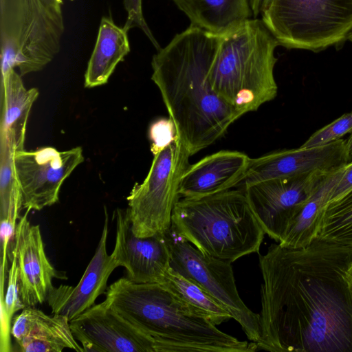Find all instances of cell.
I'll use <instances>...</instances> for the list:
<instances>
[{
  "mask_svg": "<svg viewBox=\"0 0 352 352\" xmlns=\"http://www.w3.org/2000/svg\"><path fill=\"white\" fill-rule=\"evenodd\" d=\"M259 266L258 350L352 352V246L272 243Z\"/></svg>",
  "mask_w": 352,
  "mask_h": 352,
  "instance_id": "cell-1",
  "label": "cell"
},
{
  "mask_svg": "<svg viewBox=\"0 0 352 352\" xmlns=\"http://www.w3.org/2000/svg\"><path fill=\"white\" fill-rule=\"evenodd\" d=\"M221 36L189 27L153 56L151 79L191 155L221 138L243 113L212 89L209 72Z\"/></svg>",
  "mask_w": 352,
  "mask_h": 352,
  "instance_id": "cell-2",
  "label": "cell"
},
{
  "mask_svg": "<svg viewBox=\"0 0 352 352\" xmlns=\"http://www.w3.org/2000/svg\"><path fill=\"white\" fill-rule=\"evenodd\" d=\"M105 300L155 341L157 352H253L256 342L219 330L204 314L160 283L122 277L107 287Z\"/></svg>",
  "mask_w": 352,
  "mask_h": 352,
  "instance_id": "cell-3",
  "label": "cell"
},
{
  "mask_svg": "<svg viewBox=\"0 0 352 352\" xmlns=\"http://www.w3.org/2000/svg\"><path fill=\"white\" fill-rule=\"evenodd\" d=\"M171 226L202 253L233 263L258 253L265 232L243 188L201 197H180Z\"/></svg>",
  "mask_w": 352,
  "mask_h": 352,
  "instance_id": "cell-4",
  "label": "cell"
},
{
  "mask_svg": "<svg viewBox=\"0 0 352 352\" xmlns=\"http://www.w3.org/2000/svg\"><path fill=\"white\" fill-rule=\"evenodd\" d=\"M278 45L263 21L256 18L221 36L209 72L213 90L243 114L274 100L278 93L274 70Z\"/></svg>",
  "mask_w": 352,
  "mask_h": 352,
  "instance_id": "cell-5",
  "label": "cell"
},
{
  "mask_svg": "<svg viewBox=\"0 0 352 352\" xmlns=\"http://www.w3.org/2000/svg\"><path fill=\"white\" fill-rule=\"evenodd\" d=\"M64 30L62 11L43 0H0L1 73L43 69L59 52Z\"/></svg>",
  "mask_w": 352,
  "mask_h": 352,
  "instance_id": "cell-6",
  "label": "cell"
},
{
  "mask_svg": "<svg viewBox=\"0 0 352 352\" xmlns=\"http://www.w3.org/2000/svg\"><path fill=\"white\" fill-rule=\"evenodd\" d=\"M262 21L287 49H340L352 31V0H271Z\"/></svg>",
  "mask_w": 352,
  "mask_h": 352,
  "instance_id": "cell-7",
  "label": "cell"
},
{
  "mask_svg": "<svg viewBox=\"0 0 352 352\" xmlns=\"http://www.w3.org/2000/svg\"><path fill=\"white\" fill-rule=\"evenodd\" d=\"M153 155L144 180L136 183L126 197L132 230L140 237L164 233L171 227L182 177L192 156L179 138Z\"/></svg>",
  "mask_w": 352,
  "mask_h": 352,
  "instance_id": "cell-8",
  "label": "cell"
},
{
  "mask_svg": "<svg viewBox=\"0 0 352 352\" xmlns=\"http://www.w3.org/2000/svg\"><path fill=\"white\" fill-rule=\"evenodd\" d=\"M165 234L170 252V267L205 290L231 314L247 338L257 344L261 337L259 314L241 300L232 263L202 253L172 226Z\"/></svg>",
  "mask_w": 352,
  "mask_h": 352,
  "instance_id": "cell-9",
  "label": "cell"
},
{
  "mask_svg": "<svg viewBox=\"0 0 352 352\" xmlns=\"http://www.w3.org/2000/svg\"><path fill=\"white\" fill-rule=\"evenodd\" d=\"M83 160L79 146L64 151L53 147L16 151L14 166L21 208L41 210L57 203L63 183Z\"/></svg>",
  "mask_w": 352,
  "mask_h": 352,
  "instance_id": "cell-10",
  "label": "cell"
},
{
  "mask_svg": "<svg viewBox=\"0 0 352 352\" xmlns=\"http://www.w3.org/2000/svg\"><path fill=\"white\" fill-rule=\"evenodd\" d=\"M328 171L263 181L243 188L257 220L276 242Z\"/></svg>",
  "mask_w": 352,
  "mask_h": 352,
  "instance_id": "cell-11",
  "label": "cell"
},
{
  "mask_svg": "<svg viewBox=\"0 0 352 352\" xmlns=\"http://www.w3.org/2000/svg\"><path fill=\"white\" fill-rule=\"evenodd\" d=\"M69 324L85 352H157L154 340L106 300L70 320Z\"/></svg>",
  "mask_w": 352,
  "mask_h": 352,
  "instance_id": "cell-12",
  "label": "cell"
},
{
  "mask_svg": "<svg viewBox=\"0 0 352 352\" xmlns=\"http://www.w3.org/2000/svg\"><path fill=\"white\" fill-rule=\"evenodd\" d=\"M351 160L343 139L320 146L272 151L250 158L236 188L270 179L329 171L345 165Z\"/></svg>",
  "mask_w": 352,
  "mask_h": 352,
  "instance_id": "cell-13",
  "label": "cell"
},
{
  "mask_svg": "<svg viewBox=\"0 0 352 352\" xmlns=\"http://www.w3.org/2000/svg\"><path fill=\"white\" fill-rule=\"evenodd\" d=\"M113 219L116 220V235L111 254L118 267L126 269V278L135 283L162 284L170 262L165 232L146 237L135 236L127 209H116Z\"/></svg>",
  "mask_w": 352,
  "mask_h": 352,
  "instance_id": "cell-14",
  "label": "cell"
},
{
  "mask_svg": "<svg viewBox=\"0 0 352 352\" xmlns=\"http://www.w3.org/2000/svg\"><path fill=\"white\" fill-rule=\"evenodd\" d=\"M20 216L15 228L11 256L18 268L20 298L25 306L34 307L47 300L53 278H67L48 259L38 225H32L28 214Z\"/></svg>",
  "mask_w": 352,
  "mask_h": 352,
  "instance_id": "cell-15",
  "label": "cell"
},
{
  "mask_svg": "<svg viewBox=\"0 0 352 352\" xmlns=\"http://www.w3.org/2000/svg\"><path fill=\"white\" fill-rule=\"evenodd\" d=\"M104 212L100 239L80 281L75 287L63 284L53 287L47 299L53 314L65 316L69 321L95 305L100 295L106 294L108 279L118 267L113 256L107 253L109 217L106 208Z\"/></svg>",
  "mask_w": 352,
  "mask_h": 352,
  "instance_id": "cell-16",
  "label": "cell"
},
{
  "mask_svg": "<svg viewBox=\"0 0 352 352\" xmlns=\"http://www.w3.org/2000/svg\"><path fill=\"white\" fill-rule=\"evenodd\" d=\"M250 157L244 153L223 150L190 165L179 186L180 197H201L236 187Z\"/></svg>",
  "mask_w": 352,
  "mask_h": 352,
  "instance_id": "cell-17",
  "label": "cell"
},
{
  "mask_svg": "<svg viewBox=\"0 0 352 352\" xmlns=\"http://www.w3.org/2000/svg\"><path fill=\"white\" fill-rule=\"evenodd\" d=\"M11 334L23 352H60L64 349L83 352L65 316H49L34 307H25L14 316Z\"/></svg>",
  "mask_w": 352,
  "mask_h": 352,
  "instance_id": "cell-18",
  "label": "cell"
},
{
  "mask_svg": "<svg viewBox=\"0 0 352 352\" xmlns=\"http://www.w3.org/2000/svg\"><path fill=\"white\" fill-rule=\"evenodd\" d=\"M38 94L36 88L25 87L14 69L1 73L0 140L16 151L23 150L29 114Z\"/></svg>",
  "mask_w": 352,
  "mask_h": 352,
  "instance_id": "cell-19",
  "label": "cell"
},
{
  "mask_svg": "<svg viewBox=\"0 0 352 352\" xmlns=\"http://www.w3.org/2000/svg\"><path fill=\"white\" fill-rule=\"evenodd\" d=\"M190 26L217 36H226L251 19L250 0H172Z\"/></svg>",
  "mask_w": 352,
  "mask_h": 352,
  "instance_id": "cell-20",
  "label": "cell"
},
{
  "mask_svg": "<svg viewBox=\"0 0 352 352\" xmlns=\"http://www.w3.org/2000/svg\"><path fill=\"white\" fill-rule=\"evenodd\" d=\"M128 30L111 16L101 19L96 44L85 74V87L106 84L119 63L131 50Z\"/></svg>",
  "mask_w": 352,
  "mask_h": 352,
  "instance_id": "cell-21",
  "label": "cell"
},
{
  "mask_svg": "<svg viewBox=\"0 0 352 352\" xmlns=\"http://www.w3.org/2000/svg\"><path fill=\"white\" fill-rule=\"evenodd\" d=\"M342 166L327 172L314 192L300 208L287 227L279 244L289 248H302L316 238L322 212L344 170Z\"/></svg>",
  "mask_w": 352,
  "mask_h": 352,
  "instance_id": "cell-22",
  "label": "cell"
},
{
  "mask_svg": "<svg viewBox=\"0 0 352 352\" xmlns=\"http://www.w3.org/2000/svg\"><path fill=\"white\" fill-rule=\"evenodd\" d=\"M162 284L184 302L204 314L215 325L232 318L231 314L199 285L182 276L170 267Z\"/></svg>",
  "mask_w": 352,
  "mask_h": 352,
  "instance_id": "cell-23",
  "label": "cell"
},
{
  "mask_svg": "<svg viewBox=\"0 0 352 352\" xmlns=\"http://www.w3.org/2000/svg\"><path fill=\"white\" fill-rule=\"evenodd\" d=\"M316 238L352 246V189L326 205Z\"/></svg>",
  "mask_w": 352,
  "mask_h": 352,
  "instance_id": "cell-24",
  "label": "cell"
},
{
  "mask_svg": "<svg viewBox=\"0 0 352 352\" xmlns=\"http://www.w3.org/2000/svg\"><path fill=\"white\" fill-rule=\"evenodd\" d=\"M15 151L9 144L0 141V220L11 212L19 214L22 209L14 166Z\"/></svg>",
  "mask_w": 352,
  "mask_h": 352,
  "instance_id": "cell-25",
  "label": "cell"
},
{
  "mask_svg": "<svg viewBox=\"0 0 352 352\" xmlns=\"http://www.w3.org/2000/svg\"><path fill=\"white\" fill-rule=\"evenodd\" d=\"M352 133V111L344 113L313 133L300 147L320 146L337 141Z\"/></svg>",
  "mask_w": 352,
  "mask_h": 352,
  "instance_id": "cell-26",
  "label": "cell"
},
{
  "mask_svg": "<svg viewBox=\"0 0 352 352\" xmlns=\"http://www.w3.org/2000/svg\"><path fill=\"white\" fill-rule=\"evenodd\" d=\"M148 137L151 141V151L155 155L177 139L174 122L170 117L157 120L150 126Z\"/></svg>",
  "mask_w": 352,
  "mask_h": 352,
  "instance_id": "cell-27",
  "label": "cell"
},
{
  "mask_svg": "<svg viewBox=\"0 0 352 352\" xmlns=\"http://www.w3.org/2000/svg\"><path fill=\"white\" fill-rule=\"evenodd\" d=\"M124 6L127 14L124 28L128 31L133 28L140 29L157 50H160L161 47L144 17L142 0H124Z\"/></svg>",
  "mask_w": 352,
  "mask_h": 352,
  "instance_id": "cell-28",
  "label": "cell"
},
{
  "mask_svg": "<svg viewBox=\"0 0 352 352\" xmlns=\"http://www.w3.org/2000/svg\"><path fill=\"white\" fill-rule=\"evenodd\" d=\"M352 189V161L345 164L342 176L332 192L329 202L338 199Z\"/></svg>",
  "mask_w": 352,
  "mask_h": 352,
  "instance_id": "cell-29",
  "label": "cell"
},
{
  "mask_svg": "<svg viewBox=\"0 0 352 352\" xmlns=\"http://www.w3.org/2000/svg\"><path fill=\"white\" fill-rule=\"evenodd\" d=\"M271 0H250L252 16L256 18L261 14Z\"/></svg>",
  "mask_w": 352,
  "mask_h": 352,
  "instance_id": "cell-30",
  "label": "cell"
},
{
  "mask_svg": "<svg viewBox=\"0 0 352 352\" xmlns=\"http://www.w3.org/2000/svg\"><path fill=\"white\" fill-rule=\"evenodd\" d=\"M49 6L62 11L63 0H43Z\"/></svg>",
  "mask_w": 352,
  "mask_h": 352,
  "instance_id": "cell-31",
  "label": "cell"
},
{
  "mask_svg": "<svg viewBox=\"0 0 352 352\" xmlns=\"http://www.w3.org/2000/svg\"><path fill=\"white\" fill-rule=\"evenodd\" d=\"M347 152L351 158H352V133L348 140L346 141Z\"/></svg>",
  "mask_w": 352,
  "mask_h": 352,
  "instance_id": "cell-32",
  "label": "cell"
},
{
  "mask_svg": "<svg viewBox=\"0 0 352 352\" xmlns=\"http://www.w3.org/2000/svg\"><path fill=\"white\" fill-rule=\"evenodd\" d=\"M347 40L352 42V31L349 34V35L347 36Z\"/></svg>",
  "mask_w": 352,
  "mask_h": 352,
  "instance_id": "cell-33",
  "label": "cell"
}]
</instances>
